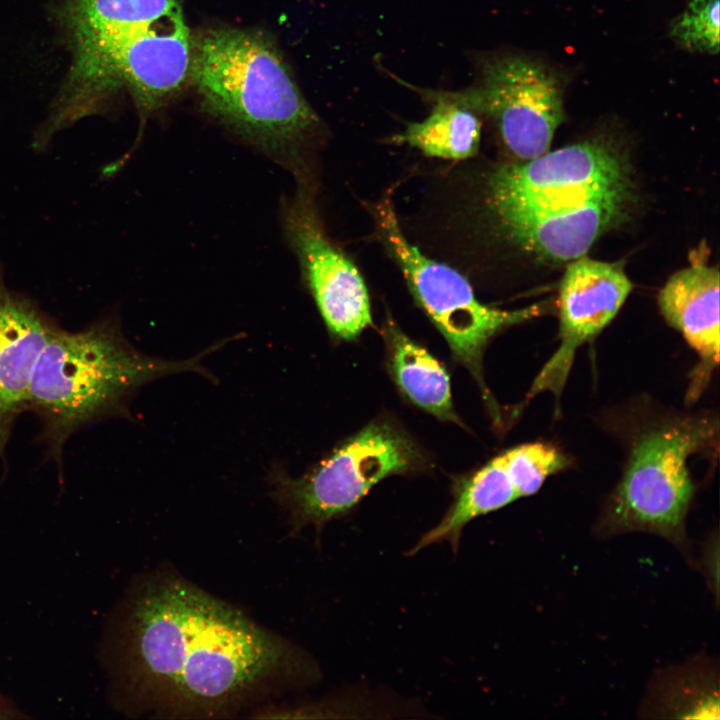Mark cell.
<instances>
[{
    "mask_svg": "<svg viewBox=\"0 0 720 720\" xmlns=\"http://www.w3.org/2000/svg\"><path fill=\"white\" fill-rule=\"evenodd\" d=\"M99 660L121 710L211 714L314 664L231 605L174 576L133 586L105 626Z\"/></svg>",
    "mask_w": 720,
    "mask_h": 720,
    "instance_id": "6da1fadb",
    "label": "cell"
},
{
    "mask_svg": "<svg viewBox=\"0 0 720 720\" xmlns=\"http://www.w3.org/2000/svg\"><path fill=\"white\" fill-rule=\"evenodd\" d=\"M483 192L484 208L507 240L558 262L585 255L625 219L635 195L628 160L602 139L499 166Z\"/></svg>",
    "mask_w": 720,
    "mask_h": 720,
    "instance_id": "7a4b0ae2",
    "label": "cell"
},
{
    "mask_svg": "<svg viewBox=\"0 0 720 720\" xmlns=\"http://www.w3.org/2000/svg\"><path fill=\"white\" fill-rule=\"evenodd\" d=\"M223 345L174 361L137 350L112 317L78 332L59 328L34 365L28 397V408L42 421L40 439L49 456L61 470L67 440L90 423L127 414L128 400L145 384L186 371L209 376L202 359Z\"/></svg>",
    "mask_w": 720,
    "mask_h": 720,
    "instance_id": "3957f363",
    "label": "cell"
},
{
    "mask_svg": "<svg viewBox=\"0 0 720 720\" xmlns=\"http://www.w3.org/2000/svg\"><path fill=\"white\" fill-rule=\"evenodd\" d=\"M189 75L207 113L298 170L321 121L269 38L247 29H209L192 41Z\"/></svg>",
    "mask_w": 720,
    "mask_h": 720,
    "instance_id": "277c9868",
    "label": "cell"
},
{
    "mask_svg": "<svg viewBox=\"0 0 720 720\" xmlns=\"http://www.w3.org/2000/svg\"><path fill=\"white\" fill-rule=\"evenodd\" d=\"M717 432L711 418L685 417L643 433L609 502L605 529L648 531L682 544L695 490L688 460L712 446Z\"/></svg>",
    "mask_w": 720,
    "mask_h": 720,
    "instance_id": "5b68a950",
    "label": "cell"
},
{
    "mask_svg": "<svg viewBox=\"0 0 720 720\" xmlns=\"http://www.w3.org/2000/svg\"><path fill=\"white\" fill-rule=\"evenodd\" d=\"M420 456L396 427L372 423L301 477L275 468L270 476L272 495L288 512L294 532L308 525L321 530L351 511L380 480L414 469Z\"/></svg>",
    "mask_w": 720,
    "mask_h": 720,
    "instance_id": "8992f818",
    "label": "cell"
},
{
    "mask_svg": "<svg viewBox=\"0 0 720 720\" xmlns=\"http://www.w3.org/2000/svg\"><path fill=\"white\" fill-rule=\"evenodd\" d=\"M376 216L380 236L415 300L491 403L482 374V355L488 341L503 328L536 316L539 308L509 311L481 303L458 271L426 257L407 240L389 199L378 204Z\"/></svg>",
    "mask_w": 720,
    "mask_h": 720,
    "instance_id": "52a82bcc",
    "label": "cell"
},
{
    "mask_svg": "<svg viewBox=\"0 0 720 720\" xmlns=\"http://www.w3.org/2000/svg\"><path fill=\"white\" fill-rule=\"evenodd\" d=\"M475 81L448 99L491 119L507 148L522 161L547 151L564 121L563 85L547 65L513 53L475 57Z\"/></svg>",
    "mask_w": 720,
    "mask_h": 720,
    "instance_id": "ba28073f",
    "label": "cell"
},
{
    "mask_svg": "<svg viewBox=\"0 0 720 720\" xmlns=\"http://www.w3.org/2000/svg\"><path fill=\"white\" fill-rule=\"evenodd\" d=\"M283 226L327 328L353 339L371 325L366 285L353 262L326 235L306 186L286 201Z\"/></svg>",
    "mask_w": 720,
    "mask_h": 720,
    "instance_id": "9c48e42d",
    "label": "cell"
},
{
    "mask_svg": "<svg viewBox=\"0 0 720 720\" xmlns=\"http://www.w3.org/2000/svg\"><path fill=\"white\" fill-rule=\"evenodd\" d=\"M631 290L621 265L585 255L571 260L559 287V345L536 377L531 396L546 390L560 395L577 349L612 321Z\"/></svg>",
    "mask_w": 720,
    "mask_h": 720,
    "instance_id": "30bf717a",
    "label": "cell"
},
{
    "mask_svg": "<svg viewBox=\"0 0 720 720\" xmlns=\"http://www.w3.org/2000/svg\"><path fill=\"white\" fill-rule=\"evenodd\" d=\"M59 328L31 299L6 286L0 263V459L17 417L28 408L34 365Z\"/></svg>",
    "mask_w": 720,
    "mask_h": 720,
    "instance_id": "8fae6325",
    "label": "cell"
},
{
    "mask_svg": "<svg viewBox=\"0 0 720 720\" xmlns=\"http://www.w3.org/2000/svg\"><path fill=\"white\" fill-rule=\"evenodd\" d=\"M666 322L678 330L707 367L719 362V270L692 264L674 273L658 295Z\"/></svg>",
    "mask_w": 720,
    "mask_h": 720,
    "instance_id": "7c38bea8",
    "label": "cell"
},
{
    "mask_svg": "<svg viewBox=\"0 0 720 720\" xmlns=\"http://www.w3.org/2000/svg\"><path fill=\"white\" fill-rule=\"evenodd\" d=\"M518 498L520 496L501 454L461 483L446 514L437 525L420 537L408 555H414L430 545L444 541L457 553L463 530L469 522Z\"/></svg>",
    "mask_w": 720,
    "mask_h": 720,
    "instance_id": "4fadbf2b",
    "label": "cell"
},
{
    "mask_svg": "<svg viewBox=\"0 0 720 720\" xmlns=\"http://www.w3.org/2000/svg\"><path fill=\"white\" fill-rule=\"evenodd\" d=\"M385 341L389 369L401 391L440 420L458 422L445 368L391 321L385 326Z\"/></svg>",
    "mask_w": 720,
    "mask_h": 720,
    "instance_id": "5bb4252c",
    "label": "cell"
},
{
    "mask_svg": "<svg viewBox=\"0 0 720 720\" xmlns=\"http://www.w3.org/2000/svg\"><path fill=\"white\" fill-rule=\"evenodd\" d=\"M433 103L431 113L421 122L409 123L391 140L408 144L432 157L462 160L473 157L481 139L480 117L448 99L441 91L419 90Z\"/></svg>",
    "mask_w": 720,
    "mask_h": 720,
    "instance_id": "9a60e30c",
    "label": "cell"
},
{
    "mask_svg": "<svg viewBox=\"0 0 720 720\" xmlns=\"http://www.w3.org/2000/svg\"><path fill=\"white\" fill-rule=\"evenodd\" d=\"M506 470L521 497L535 494L545 480L568 465L556 448L540 443H526L503 453Z\"/></svg>",
    "mask_w": 720,
    "mask_h": 720,
    "instance_id": "2e32d148",
    "label": "cell"
},
{
    "mask_svg": "<svg viewBox=\"0 0 720 720\" xmlns=\"http://www.w3.org/2000/svg\"><path fill=\"white\" fill-rule=\"evenodd\" d=\"M719 0H692L673 22L671 36L691 51L716 54L719 51Z\"/></svg>",
    "mask_w": 720,
    "mask_h": 720,
    "instance_id": "e0dca14e",
    "label": "cell"
},
{
    "mask_svg": "<svg viewBox=\"0 0 720 720\" xmlns=\"http://www.w3.org/2000/svg\"><path fill=\"white\" fill-rule=\"evenodd\" d=\"M28 715L8 696L0 692V719H25Z\"/></svg>",
    "mask_w": 720,
    "mask_h": 720,
    "instance_id": "ac0fdd59",
    "label": "cell"
}]
</instances>
